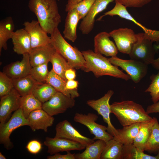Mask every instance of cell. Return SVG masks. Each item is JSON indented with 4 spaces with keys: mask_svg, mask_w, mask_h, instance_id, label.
<instances>
[{
    "mask_svg": "<svg viewBox=\"0 0 159 159\" xmlns=\"http://www.w3.org/2000/svg\"><path fill=\"white\" fill-rule=\"evenodd\" d=\"M67 81L56 74L52 69L49 71L46 83L52 87L57 92L62 93L68 97L74 99L79 97L80 95L77 90L68 91L66 89L65 86Z\"/></svg>",
    "mask_w": 159,
    "mask_h": 159,
    "instance_id": "24",
    "label": "cell"
},
{
    "mask_svg": "<svg viewBox=\"0 0 159 159\" xmlns=\"http://www.w3.org/2000/svg\"><path fill=\"white\" fill-rule=\"evenodd\" d=\"M48 63L32 67L30 74L37 82L39 83H46L49 71Z\"/></svg>",
    "mask_w": 159,
    "mask_h": 159,
    "instance_id": "36",
    "label": "cell"
},
{
    "mask_svg": "<svg viewBox=\"0 0 159 159\" xmlns=\"http://www.w3.org/2000/svg\"><path fill=\"white\" fill-rule=\"evenodd\" d=\"M146 112L148 114L154 113H159V101L148 106Z\"/></svg>",
    "mask_w": 159,
    "mask_h": 159,
    "instance_id": "45",
    "label": "cell"
},
{
    "mask_svg": "<svg viewBox=\"0 0 159 159\" xmlns=\"http://www.w3.org/2000/svg\"><path fill=\"white\" fill-rule=\"evenodd\" d=\"M26 148L30 153L36 154L39 153L41 150L42 145L39 141L34 140L30 141L28 143Z\"/></svg>",
    "mask_w": 159,
    "mask_h": 159,
    "instance_id": "41",
    "label": "cell"
},
{
    "mask_svg": "<svg viewBox=\"0 0 159 159\" xmlns=\"http://www.w3.org/2000/svg\"><path fill=\"white\" fill-rule=\"evenodd\" d=\"M58 0V1H59V0Z\"/></svg>",
    "mask_w": 159,
    "mask_h": 159,
    "instance_id": "49",
    "label": "cell"
},
{
    "mask_svg": "<svg viewBox=\"0 0 159 159\" xmlns=\"http://www.w3.org/2000/svg\"><path fill=\"white\" fill-rule=\"evenodd\" d=\"M78 82L74 80H67L66 84V89L68 91L77 90L78 86Z\"/></svg>",
    "mask_w": 159,
    "mask_h": 159,
    "instance_id": "43",
    "label": "cell"
},
{
    "mask_svg": "<svg viewBox=\"0 0 159 159\" xmlns=\"http://www.w3.org/2000/svg\"><path fill=\"white\" fill-rule=\"evenodd\" d=\"M55 138H62L79 143L85 147L95 141L81 134L67 120L59 122L55 127Z\"/></svg>",
    "mask_w": 159,
    "mask_h": 159,
    "instance_id": "12",
    "label": "cell"
},
{
    "mask_svg": "<svg viewBox=\"0 0 159 159\" xmlns=\"http://www.w3.org/2000/svg\"><path fill=\"white\" fill-rule=\"evenodd\" d=\"M98 117L97 115L93 113L86 115L77 112L74 115V120L87 127L90 134L94 135V140L100 139L107 142L113 136L106 132L107 127L96 122Z\"/></svg>",
    "mask_w": 159,
    "mask_h": 159,
    "instance_id": "7",
    "label": "cell"
},
{
    "mask_svg": "<svg viewBox=\"0 0 159 159\" xmlns=\"http://www.w3.org/2000/svg\"><path fill=\"white\" fill-rule=\"evenodd\" d=\"M154 46L157 50L159 49V43L157 44L154 45ZM151 64L154 68L159 71V57L157 59H155Z\"/></svg>",
    "mask_w": 159,
    "mask_h": 159,
    "instance_id": "47",
    "label": "cell"
},
{
    "mask_svg": "<svg viewBox=\"0 0 159 159\" xmlns=\"http://www.w3.org/2000/svg\"><path fill=\"white\" fill-rule=\"evenodd\" d=\"M29 126L33 131L42 130L47 132L48 127L53 124L54 118L42 109H38L32 111L28 118Z\"/></svg>",
    "mask_w": 159,
    "mask_h": 159,
    "instance_id": "19",
    "label": "cell"
},
{
    "mask_svg": "<svg viewBox=\"0 0 159 159\" xmlns=\"http://www.w3.org/2000/svg\"><path fill=\"white\" fill-rule=\"evenodd\" d=\"M14 88L13 80L3 72H0V97L8 94Z\"/></svg>",
    "mask_w": 159,
    "mask_h": 159,
    "instance_id": "38",
    "label": "cell"
},
{
    "mask_svg": "<svg viewBox=\"0 0 159 159\" xmlns=\"http://www.w3.org/2000/svg\"><path fill=\"white\" fill-rule=\"evenodd\" d=\"M65 155H61L57 153L47 157L48 159H75V153L72 154L70 151L67 152Z\"/></svg>",
    "mask_w": 159,
    "mask_h": 159,
    "instance_id": "42",
    "label": "cell"
},
{
    "mask_svg": "<svg viewBox=\"0 0 159 159\" xmlns=\"http://www.w3.org/2000/svg\"><path fill=\"white\" fill-rule=\"evenodd\" d=\"M28 119L24 116L21 109L15 111L6 122L0 123V143L7 150L12 148L13 145L10 137L16 129L22 126H29Z\"/></svg>",
    "mask_w": 159,
    "mask_h": 159,
    "instance_id": "6",
    "label": "cell"
},
{
    "mask_svg": "<svg viewBox=\"0 0 159 159\" xmlns=\"http://www.w3.org/2000/svg\"><path fill=\"white\" fill-rule=\"evenodd\" d=\"M57 92L52 87L45 83L39 84L32 94L37 99L43 103L50 100Z\"/></svg>",
    "mask_w": 159,
    "mask_h": 159,
    "instance_id": "34",
    "label": "cell"
},
{
    "mask_svg": "<svg viewBox=\"0 0 159 159\" xmlns=\"http://www.w3.org/2000/svg\"><path fill=\"white\" fill-rule=\"evenodd\" d=\"M44 144L48 148L47 152L50 155L60 152L81 150L85 148L82 145L65 138L46 137Z\"/></svg>",
    "mask_w": 159,
    "mask_h": 159,
    "instance_id": "14",
    "label": "cell"
},
{
    "mask_svg": "<svg viewBox=\"0 0 159 159\" xmlns=\"http://www.w3.org/2000/svg\"><path fill=\"white\" fill-rule=\"evenodd\" d=\"M82 52L87 64V72H92L97 78L107 75L126 81L130 79L127 74L119 69L118 67L112 64L108 58L102 54L96 53L90 49Z\"/></svg>",
    "mask_w": 159,
    "mask_h": 159,
    "instance_id": "3",
    "label": "cell"
},
{
    "mask_svg": "<svg viewBox=\"0 0 159 159\" xmlns=\"http://www.w3.org/2000/svg\"><path fill=\"white\" fill-rule=\"evenodd\" d=\"M109 33L115 41L118 50L123 54L129 55L138 40L137 34L127 28L114 29Z\"/></svg>",
    "mask_w": 159,
    "mask_h": 159,
    "instance_id": "10",
    "label": "cell"
},
{
    "mask_svg": "<svg viewBox=\"0 0 159 159\" xmlns=\"http://www.w3.org/2000/svg\"><path fill=\"white\" fill-rule=\"evenodd\" d=\"M0 159H6V158L0 152Z\"/></svg>",
    "mask_w": 159,
    "mask_h": 159,
    "instance_id": "48",
    "label": "cell"
},
{
    "mask_svg": "<svg viewBox=\"0 0 159 159\" xmlns=\"http://www.w3.org/2000/svg\"><path fill=\"white\" fill-rule=\"evenodd\" d=\"M21 97L14 88L8 94L0 97L1 123L6 122L11 113L20 108Z\"/></svg>",
    "mask_w": 159,
    "mask_h": 159,
    "instance_id": "15",
    "label": "cell"
},
{
    "mask_svg": "<svg viewBox=\"0 0 159 159\" xmlns=\"http://www.w3.org/2000/svg\"><path fill=\"white\" fill-rule=\"evenodd\" d=\"M115 4L113 8L105 12L103 15L101 16L97 20H101L103 17L106 16H113L117 15L121 18L132 21L141 28L144 32L159 37V31L147 29L135 19L128 12L125 6L117 1H115Z\"/></svg>",
    "mask_w": 159,
    "mask_h": 159,
    "instance_id": "22",
    "label": "cell"
},
{
    "mask_svg": "<svg viewBox=\"0 0 159 159\" xmlns=\"http://www.w3.org/2000/svg\"><path fill=\"white\" fill-rule=\"evenodd\" d=\"M156 119V117H153L150 120L142 122L138 134L134 141L133 145L143 151Z\"/></svg>",
    "mask_w": 159,
    "mask_h": 159,
    "instance_id": "29",
    "label": "cell"
},
{
    "mask_svg": "<svg viewBox=\"0 0 159 159\" xmlns=\"http://www.w3.org/2000/svg\"><path fill=\"white\" fill-rule=\"evenodd\" d=\"M153 0H115L127 7L140 8L148 4Z\"/></svg>",
    "mask_w": 159,
    "mask_h": 159,
    "instance_id": "40",
    "label": "cell"
},
{
    "mask_svg": "<svg viewBox=\"0 0 159 159\" xmlns=\"http://www.w3.org/2000/svg\"><path fill=\"white\" fill-rule=\"evenodd\" d=\"M106 144L103 140L99 139L85 147L82 153L75 154L76 159H100L101 154Z\"/></svg>",
    "mask_w": 159,
    "mask_h": 159,
    "instance_id": "25",
    "label": "cell"
},
{
    "mask_svg": "<svg viewBox=\"0 0 159 159\" xmlns=\"http://www.w3.org/2000/svg\"><path fill=\"white\" fill-rule=\"evenodd\" d=\"M137 34L138 40L129 55L131 59L147 65L151 64L155 59V55L157 51L153 43L158 42L159 39L156 37L144 32Z\"/></svg>",
    "mask_w": 159,
    "mask_h": 159,
    "instance_id": "5",
    "label": "cell"
},
{
    "mask_svg": "<svg viewBox=\"0 0 159 159\" xmlns=\"http://www.w3.org/2000/svg\"><path fill=\"white\" fill-rule=\"evenodd\" d=\"M108 59L112 64L125 71L135 83L139 82L147 73L148 65L140 61L131 59H123L117 56Z\"/></svg>",
    "mask_w": 159,
    "mask_h": 159,
    "instance_id": "8",
    "label": "cell"
},
{
    "mask_svg": "<svg viewBox=\"0 0 159 159\" xmlns=\"http://www.w3.org/2000/svg\"><path fill=\"white\" fill-rule=\"evenodd\" d=\"M13 80L14 88L21 96L32 93L35 87L39 83L30 75Z\"/></svg>",
    "mask_w": 159,
    "mask_h": 159,
    "instance_id": "30",
    "label": "cell"
},
{
    "mask_svg": "<svg viewBox=\"0 0 159 159\" xmlns=\"http://www.w3.org/2000/svg\"><path fill=\"white\" fill-rule=\"evenodd\" d=\"M50 62L52 64L53 70L67 81L65 72L67 69L72 68L66 60L56 50L52 55Z\"/></svg>",
    "mask_w": 159,
    "mask_h": 159,
    "instance_id": "33",
    "label": "cell"
},
{
    "mask_svg": "<svg viewBox=\"0 0 159 159\" xmlns=\"http://www.w3.org/2000/svg\"><path fill=\"white\" fill-rule=\"evenodd\" d=\"M141 123H135L124 126L121 129H117V136L115 138L123 145L133 144L138 134Z\"/></svg>",
    "mask_w": 159,
    "mask_h": 159,
    "instance_id": "28",
    "label": "cell"
},
{
    "mask_svg": "<svg viewBox=\"0 0 159 159\" xmlns=\"http://www.w3.org/2000/svg\"><path fill=\"white\" fill-rule=\"evenodd\" d=\"M75 105L74 98L57 92L50 100L42 104V109L51 116L64 112Z\"/></svg>",
    "mask_w": 159,
    "mask_h": 159,
    "instance_id": "11",
    "label": "cell"
},
{
    "mask_svg": "<svg viewBox=\"0 0 159 159\" xmlns=\"http://www.w3.org/2000/svg\"><path fill=\"white\" fill-rule=\"evenodd\" d=\"M115 0H95L89 11L82 19L79 29L83 34H88L93 29L95 18L100 13L105 9L110 3Z\"/></svg>",
    "mask_w": 159,
    "mask_h": 159,
    "instance_id": "16",
    "label": "cell"
},
{
    "mask_svg": "<svg viewBox=\"0 0 159 159\" xmlns=\"http://www.w3.org/2000/svg\"><path fill=\"white\" fill-rule=\"evenodd\" d=\"M50 35L51 43L71 67L75 69H81L86 72L87 64L82 52L67 42L58 28Z\"/></svg>",
    "mask_w": 159,
    "mask_h": 159,
    "instance_id": "4",
    "label": "cell"
},
{
    "mask_svg": "<svg viewBox=\"0 0 159 159\" xmlns=\"http://www.w3.org/2000/svg\"><path fill=\"white\" fill-rule=\"evenodd\" d=\"M56 50L51 43L45 46L31 49L29 53L32 67L48 63Z\"/></svg>",
    "mask_w": 159,
    "mask_h": 159,
    "instance_id": "20",
    "label": "cell"
},
{
    "mask_svg": "<svg viewBox=\"0 0 159 159\" xmlns=\"http://www.w3.org/2000/svg\"><path fill=\"white\" fill-rule=\"evenodd\" d=\"M151 83L145 92H149L153 103L159 100V71L156 74H153L150 77Z\"/></svg>",
    "mask_w": 159,
    "mask_h": 159,
    "instance_id": "37",
    "label": "cell"
},
{
    "mask_svg": "<svg viewBox=\"0 0 159 159\" xmlns=\"http://www.w3.org/2000/svg\"><path fill=\"white\" fill-rule=\"evenodd\" d=\"M28 6L48 34L50 35L58 28L61 18L56 0H29Z\"/></svg>",
    "mask_w": 159,
    "mask_h": 159,
    "instance_id": "1",
    "label": "cell"
},
{
    "mask_svg": "<svg viewBox=\"0 0 159 159\" xmlns=\"http://www.w3.org/2000/svg\"><path fill=\"white\" fill-rule=\"evenodd\" d=\"M95 1L83 0L72 8L74 9L77 13L80 19H83L89 11Z\"/></svg>",
    "mask_w": 159,
    "mask_h": 159,
    "instance_id": "39",
    "label": "cell"
},
{
    "mask_svg": "<svg viewBox=\"0 0 159 159\" xmlns=\"http://www.w3.org/2000/svg\"><path fill=\"white\" fill-rule=\"evenodd\" d=\"M75 69L70 68L67 69L65 72V77L67 80H74L76 77Z\"/></svg>",
    "mask_w": 159,
    "mask_h": 159,
    "instance_id": "44",
    "label": "cell"
},
{
    "mask_svg": "<svg viewBox=\"0 0 159 159\" xmlns=\"http://www.w3.org/2000/svg\"><path fill=\"white\" fill-rule=\"evenodd\" d=\"M21 61L13 62L5 66L3 72L13 79L22 78L30 74L32 68L29 53L22 55Z\"/></svg>",
    "mask_w": 159,
    "mask_h": 159,
    "instance_id": "17",
    "label": "cell"
},
{
    "mask_svg": "<svg viewBox=\"0 0 159 159\" xmlns=\"http://www.w3.org/2000/svg\"><path fill=\"white\" fill-rule=\"evenodd\" d=\"M144 150L157 154L159 153V124L156 118Z\"/></svg>",
    "mask_w": 159,
    "mask_h": 159,
    "instance_id": "35",
    "label": "cell"
},
{
    "mask_svg": "<svg viewBox=\"0 0 159 159\" xmlns=\"http://www.w3.org/2000/svg\"><path fill=\"white\" fill-rule=\"evenodd\" d=\"M42 104L31 93L21 97L20 108L25 117L27 119L32 111L42 109Z\"/></svg>",
    "mask_w": 159,
    "mask_h": 159,
    "instance_id": "32",
    "label": "cell"
},
{
    "mask_svg": "<svg viewBox=\"0 0 159 159\" xmlns=\"http://www.w3.org/2000/svg\"><path fill=\"white\" fill-rule=\"evenodd\" d=\"M15 26L13 20L11 16L7 17L0 21V53L2 49H8L7 42L11 39L14 32Z\"/></svg>",
    "mask_w": 159,
    "mask_h": 159,
    "instance_id": "27",
    "label": "cell"
},
{
    "mask_svg": "<svg viewBox=\"0 0 159 159\" xmlns=\"http://www.w3.org/2000/svg\"><path fill=\"white\" fill-rule=\"evenodd\" d=\"M133 144L123 145L122 159H159V153L155 156L145 153Z\"/></svg>",
    "mask_w": 159,
    "mask_h": 159,
    "instance_id": "31",
    "label": "cell"
},
{
    "mask_svg": "<svg viewBox=\"0 0 159 159\" xmlns=\"http://www.w3.org/2000/svg\"><path fill=\"white\" fill-rule=\"evenodd\" d=\"M83 0H68L65 5V11L67 12L73 6Z\"/></svg>",
    "mask_w": 159,
    "mask_h": 159,
    "instance_id": "46",
    "label": "cell"
},
{
    "mask_svg": "<svg viewBox=\"0 0 159 159\" xmlns=\"http://www.w3.org/2000/svg\"><path fill=\"white\" fill-rule=\"evenodd\" d=\"M114 93L113 90H109L101 98L97 100H88L86 103L102 116L104 121L107 125V132L114 137L117 138V129L111 123L110 117L111 112L109 102Z\"/></svg>",
    "mask_w": 159,
    "mask_h": 159,
    "instance_id": "9",
    "label": "cell"
},
{
    "mask_svg": "<svg viewBox=\"0 0 159 159\" xmlns=\"http://www.w3.org/2000/svg\"><path fill=\"white\" fill-rule=\"evenodd\" d=\"M123 144L114 137L106 142L100 159H122Z\"/></svg>",
    "mask_w": 159,
    "mask_h": 159,
    "instance_id": "26",
    "label": "cell"
},
{
    "mask_svg": "<svg viewBox=\"0 0 159 159\" xmlns=\"http://www.w3.org/2000/svg\"><path fill=\"white\" fill-rule=\"evenodd\" d=\"M67 12L63 32L64 37L74 42L77 38L76 29L78 22L80 19L74 9L72 8Z\"/></svg>",
    "mask_w": 159,
    "mask_h": 159,
    "instance_id": "23",
    "label": "cell"
},
{
    "mask_svg": "<svg viewBox=\"0 0 159 159\" xmlns=\"http://www.w3.org/2000/svg\"><path fill=\"white\" fill-rule=\"evenodd\" d=\"M23 25L29 36L32 49L51 43L50 37L48 36V33L37 20L25 21Z\"/></svg>",
    "mask_w": 159,
    "mask_h": 159,
    "instance_id": "13",
    "label": "cell"
},
{
    "mask_svg": "<svg viewBox=\"0 0 159 159\" xmlns=\"http://www.w3.org/2000/svg\"><path fill=\"white\" fill-rule=\"evenodd\" d=\"M11 39L14 51L18 54L29 53L31 48L29 34L24 28L17 29L13 32Z\"/></svg>",
    "mask_w": 159,
    "mask_h": 159,
    "instance_id": "21",
    "label": "cell"
},
{
    "mask_svg": "<svg viewBox=\"0 0 159 159\" xmlns=\"http://www.w3.org/2000/svg\"><path fill=\"white\" fill-rule=\"evenodd\" d=\"M109 33L105 32H100L94 38V52L104 54L106 56H116L118 50L114 43L110 38Z\"/></svg>",
    "mask_w": 159,
    "mask_h": 159,
    "instance_id": "18",
    "label": "cell"
},
{
    "mask_svg": "<svg viewBox=\"0 0 159 159\" xmlns=\"http://www.w3.org/2000/svg\"><path fill=\"white\" fill-rule=\"evenodd\" d=\"M110 106L111 113L115 115L123 127L150 121L153 118L141 105L132 100L115 102Z\"/></svg>",
    "mask_w": 159,
    "mask_h": 159,
    "instance_id": "2",
    "label": "cell"
}]
</instances>
